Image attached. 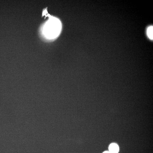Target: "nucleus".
<instances>
[{
	"mask_svg": "<svg viewBox=\"0 0 153 153\" xmlns=\"http://www.w3.org/2000/svg\"><path fill=\"white\" fill-rule=\"evenodd\" d=\"M61 29L60 21L56 18H52L45 25L44 28L45 34L49 38L56 37L59 34Z\"/></svg>",
	"mask_w": 153,
	"mask_h": 153,
	"instance_id": "nucleus-1",
	"label": "nucleus"
},
{
	"mask_svg": "<svg viewBox=\"0 0 153 153\" xmlns=\"http://www.w3.org/2000/svg\"><path fill=\"white\" fill-rule=\"evenodd\" d=\"M109 149L110 153H118L119 151L118 145L116 143H112L110 145Z\"/></svg>",
	"mask_w": 153,
	"mask_h": 153,
	"instance_id": "nucleus-2",
	"label": "nucleus"
},
{
	"mask_svg": "<svg viewBox=\"0 0 153 153\" xmlns=\"http://www.w3.org/2000/svg\"><path fill=\"white\" fill-rule=\"evenodd\" d=\"M153 27L152 26H150L147 29V33L148 37L151 40L153 38Z\"/></svg>",
	"mask_w": 153,
	"mask_h": 153,
	"instance_id": "nucleus-3",
	"label": "nucleus"
},
{
	"mask_svg": "<svg viewBox=\"0 0 153 153\" xmlns=\"http://www.w3.org/2000/svg\"><path fill=\"white\" fill-rule=\"evenodd\" d=\"M103 153H110V152L109 151H106L104 152Z\"/></svg>",
	"mask_w": 153,
	"mask_h": 153,
	"instance_id": "nucleus-4",
	"label": "nucleus"
}]
</instances>
